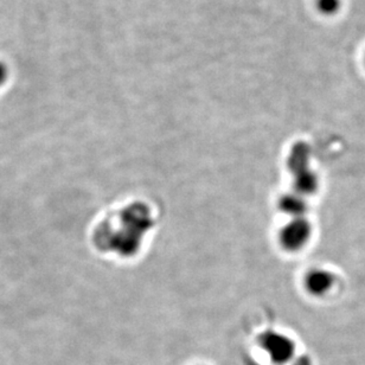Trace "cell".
Instances as JSON below:
<instances>
[{"label": "cell", "instance_id": "obj_4", "mask_svg": "<svg viewBox=\"0 0 365 365\" xmlns=\"http://www.w3.org/2000/svg\"><path fill=\"white\" fill-rule=\"evenodd\" d=\"M297 185H298L300 192L309 195V193L314 192L318 187V178L314 173L306 170L305 173L299 175Z\"/></svg>", "mask_w": 365, "mask_h": 365}, {"label": "cell", "instance_id": "obj_2", "mask_svg": "<svg viewBox=\"0 0 365 365\" xmlns=\"http://www.w3.org/2000/svg\"><path fill=\"white\" fill-rule=\"evenodd\" d=\"M312 234V228L309 221L304 218L297 217L282 230V243L289 250H298L309 242Z\"/></svg>", "mask_w": 365, "mask_h": 365}, {"label": "cell", "instance_id": "obj_3", "mask_svg": "<svg viewBox=\"0 0 365 365\" xmlns=\"http://www.w3.org/2000/svg\"><path fill=\"white\" fill-rule=\"evenodd\" d=\"M334 282H336V277L334 274L327 269L318 268L309 272L306 277V288L309 293L320 297L330 292L331 288L334 287Z\"/></svg>", "mask_w": 365, "mask_h": 365}, {"label": "cell", "instance_id": "obj_5", "mask_svg": "<svg viewBox=\"0 0 365 365\" xmlns=\"http://www.w3.org/2000/svg\"><path fill=\"white\" fill-rule=\"evenodd\" d=\"M284 209L289 214H293L299 217L305 211L306 204L299 196L287 197L284 202Z\"/></svg>", "mask_w": 365, "mask_h": 365}, {"label": "cell", "instance_id": "obj_8", "mask_svg": "<svg viewBox=\"0 0 365 365\" xmlns=\"http://www.w3.org/2000/svg\"><path fill=\"white\" fill-rule=\"evenodd\" d=\"M292 365H312V362H311V359L307 356H300V357L295 359Z\"/></svg>", "mask_w": 365, "mask_h": 365}, {"label": "cell", "instance_id": "obj_6", "mask_svg": "<svg viewBox=\"0 0 365 365\" xmlns=\"http://www.w3.org/2000/svg\"><path fill=\"white\" fill-rule=\"evenodd\" d=\"M317 6L325 16H334L341 11V0H317Z\"/></svg>", "mask_w": 365, "mask_h": 365}, {"label": "cell", "instance_id": "obj_1", "mask_svg": "<svg viewBox=\"0 0 365 365\" xmlns=\"http://www.w3.org/2000/svg\"><path fill=\"white\" fill-rule=\"evenodd\" d=\"M261 346L267 352L272 361L284 364L294 359L295 345L291 338L277 332H268L261 337Z\"/></svg>", "mask_w": 365, "mask_h": 365}, {"label": "cell", "instance_id": "obj_7", "mask_svg": "<svg viewBox=\"0 0 365 365\" xmlns=\"http://www.w3.org/2000/svg\"><path fill=\"white\" fill-rule=\"evenodd\" d=\"M10 76V69L4 61H0V88H3L6 85L7 80Z\"/></svg>", "mask_w": 365, "mask_h": 365}]
</instances>
